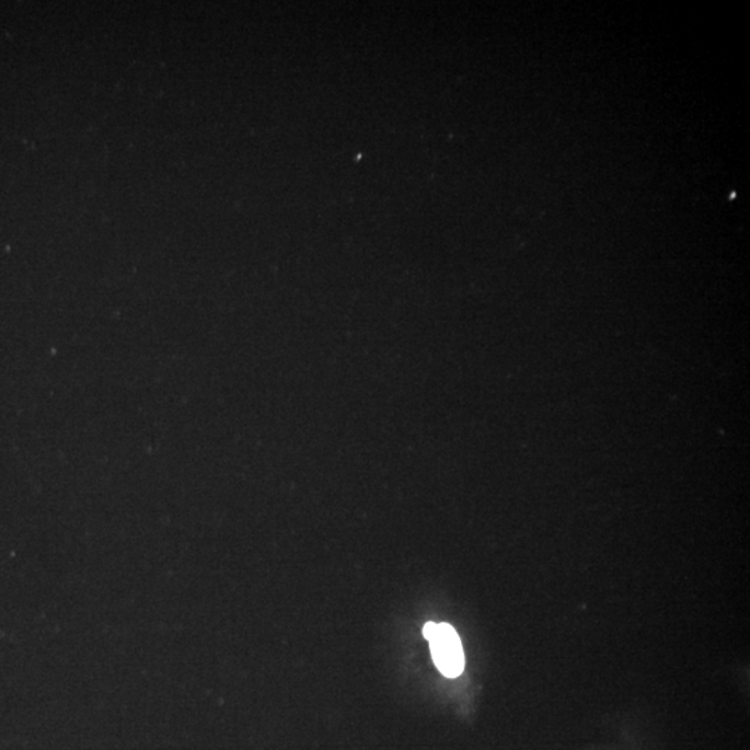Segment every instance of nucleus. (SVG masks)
Here are the masks:
<instances>
[{"instance_id": "obj_1", "label": "nucleus", "mask_w": 750, "mask_h": 750, "mask_svg": "<svg viewBox=\"0 0 750 750\" xmlns=\"http://www.w3.org/2000/svg\"><path fill=\"white\" fill-rule=\"evenodd\" d=\"M428 641L438 670L448 679H457L462 674L464 670L463 646L452 625L437 624L436 631Z\"/></svg>"}, {"instance_id": "obj_2", "label": "nucleus", "mask_w": 750, "mask_h": 750, "mask_svg": "<svg viewBox=\"0 0 750 750\" xmlns=\"http://www.w3.org/2000/svg\"><path fill=\"white\" fill-rule=\"evenodd\" d=\"M436 627H437V624L431 623V622L424 625V630H423L424 638H426V639L431 638L434 631H436Z\"/></svg>"}]
</instances>
